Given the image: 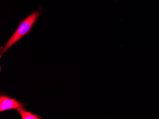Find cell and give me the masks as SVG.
Here are the masks:
<instances>
[{
  "label": "cell",
  "mask_w": 159,
  "mask_h": 119,
  "mask_svg": "<svg viewBox=\"0 0 159 119\" xmlns=\"http://www.w3.org/2000/svg\"><path fill=\"white\" fill-rule=\"evenodd\" d=\"M41 14H42V8H39L38 10L34 11L31 15L20 23L16 31L10 38L3 49H1V55L6 52L10 48L16 44L18 41L19 40L24 36L31 32L34 24L37 20Z\"/></svg>",
  "instance_id": "cell-1"
},
{
  "label": "cell",
  "mask_w": 159,
  "mask_h": 119,
  "mask_svg": "<svg viewBox=\"0 0 159 119\" xmlns=\"http://www.w3.org/2000/svg\"><path fill=\"white\" fill-rule=\"evenodd\" d=\"M26 106L23 103H20L15 99L4 95L0 96V112H3L11 109H18L23 108Z\"/></svg>",
  "instance_id": "cell-2"
},
{
  "label": "cell",
  "mask_w": 159,
  "mask_h": 119,
  "mask_svg": "<svg viewBox=\"0 0 159 119\" xmlns=\"http://www.w3.org/2000/svg\"><path fill=\"white\" fill-rule=\"evenodd\" d=\"M18 112L21 115L23 119H43L40 116L31 113V112H27L24 109V108L18 109Z\"/></svg>",
  "instance_id": "cell-3"
}]
</instances>
